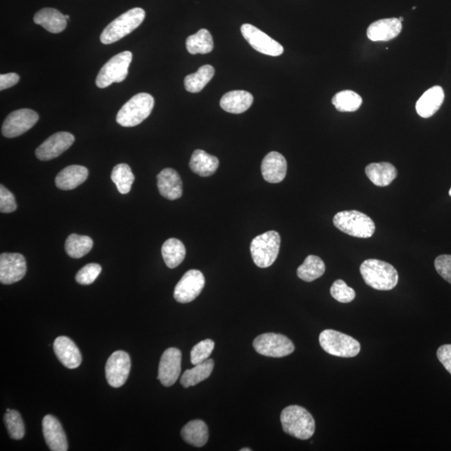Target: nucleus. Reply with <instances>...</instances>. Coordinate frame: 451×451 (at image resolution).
I'll return each instance as SVG.
<instances>
[{"instance_id": "nucleus-7", "label": "nucleus", "mask_w": 451, "mask_h": 451, "mask_svg": "<svg viewBox=\"0 0 451 451\" xmlns=\"http://www.w3.org/2000/svg\"><path fill=\"white\" fill-rule=\"evenodd\" d=\"M319 343L329 355L342 358H354L361 350L356 339L333 329H326L320 334Z\"/></svg>"}, {"instance_id": "nucleus-37", "label": "nucleus", "mask_w": 451, "mask_h": 451, "mask_svg": "<svg viewBox=\"0 0 451 451\" xmlns=\"http://www.w3.org/2000/svg\"><path fill=\"white\" fill-rule=\"evenodd\" d=\"M4 423L11 439L20 440L24 438L25 425L19 412L15 409H11V412H6L4 414Z\"/></svg>"}, {"instance_id": "nucleus-11", "label": "nucleus", "mask_w": 451, "mask_h": 451, "mask_svg": "<svg viewBox=\"0 0 451 451\" xmlns=\"http://www.w3.org/2000/svg\"><path fill=\"white\" fill-rule=\"evenodd\" d=\"M243 37L254 50L270 56H279L284 53V47L257 27L244 24L241 27Z\"/></svg>"}, {"instance_id": "nucleus-2", "label": "nucleus", "mask_w": 451, "mask_h": 451, "mask_svg": "<svg viewBox=\"0 0 451 451\" xmlns=\"http://www.w3.org/2000/svg\"><path fill=\"white\" fill-rule=\"evenodd\" d=\"M283 430L299 440H309L315 432V421L312 414L298 405H290L281 413Z\"/></svg>"}, {"instance_id": "nucleus-48", "label": "nucleus", "mask_w": 451, "mask_h": 451, "mask_svg": "<svg viewBox=\"0 0 451 451\" xmlns=\"http://www.w3.org/2000/svg\"><path fill=\"white\" fill-rule=\"evenodd\" d=\"M449 194H450V196H451V189H450V193H449Z\"/></svg>"}, {"instance_id": "nucleus-24", "label": "nucleus", "mask_w": 451, "mask_h": 451, "mask_svg": "<svg viewBox=\"0 0 451 451\" xmlns=\"http://www.w3.org/2000/svg\"><path fill=\"white\" fill-rule=\"evenodd\" d=\"M34 21L53 34L62 32L67 26L65 15L52 8H44L38 11L34 15Z\"/></svg>"}, {"instance_id": "nucleus-30", "label": "nucleus", "mask_w": 451, "mask_h": 451, "mask_svg": "<svg viewBox=\"0 0 451 451\" xmlns=\"http://www.w3.org/2000/svg\"><path fill=\"white\" fill-rule=\"evenodd\" d=\"M162 254L165 263L169 269L179 266L186 257V248L180 240L170 239L164 243Z\"/></svg>"}, {"instance_id": "nucleus-26", "label": "nucleus", "mask_w": 451, "mask_h": 451, "mask_svg": "<svg viewBox=\"0 0 451 451\" xmlns=\"http://www.w3.org/2000/svg\"><path fill=\"white\" fill-rule=\"evenodd\" d=\"M189 167L198 176L207 177L217 172L220 167V160L205 151L196 150L191 155Z\"/></svg>"}, {"instance_id": "nucleus-41", "label": "nucleus", "mask_w": 451, "mask_h": 451, "mask_svg": "<svg viewBox=\"0 0 451 451\" xmlns=\"http://www.w3.org/2000/svg\"><path fill=\"white\" fill-rule=\"evenodd\" d=\"M17 209L15 196L4 185L0 186V212L11 213Z\"/></svg>"}, {"instance_id": "nucleus-1", "label": "nucleus", "mask_w": 451, "mask_h": 451, "mask_svg": "<svg viewBox=\"0 0 451 451\" xmlns=\"http://www.w3.org/2000/svg\"><path fill=\"white\" fill-rule=\"evenodd\" d=\"M360 274L366 284L381 291H388L399 282L398 272L394 266L378 259H368L362 263Z\"/></svg>"}, {"instance_id": "nucleus-33", "label": "nucleus", "mask_w": 451, "mask_h": 451, "mask_svg": "<svg viewBox=\"0 0 451 451\" xmlns=\"http://www.w3.org/2000/svg\"><path fill=\"white\" fill-rule=\"evenodd\" d=\"M325 265L322 259L315 255L307 256L303 265L298 267L297 274L305 282H312L324 274Z\"/></svg>"}, {"instance_id": "nucleus-42", "label": "nucleus", "mask_w": 451, "mask_h": 451, "mask_svg": "<svg viewBox=\"0 0 451 451\" xmlns=\"http://www.w3.org/2000/svg\"><path fill=\"white\" fill-rule=\"evenodd\" d=\"M435 267L442 278L451 284V255H440L436 258Z\"/></svg>"}, {"instance_id": "nucleus-44", "label": "nucleus", "mask_w": 451, "mask_h": 451, "mask_svg": "<svg viewBox=\"0 0 451 451\" xmlns=\"http://www.w3.org/2000/svg\"><path fill=\"white\" fill-rule=\"evenodd\" d=\"M19 82L20 77L16 73L3 74L0 75V91L15 86Z\"/></svg>"}, {"instance_id": "nucleus-25", "label": "nucleus", "mask_w": 451, "mask_h": 451, "mask_svg": "<svg viewBox=\"0 0 451 451\" xmlns=\"http://www.w3.org/2000/svg\"><path fill=\"white\" fill-rule=\"evenodd\" d=\"M253 103L251 93L246 91H232L222 97L220 106L222 110L231 114H242Z\"/></svg>"}, {"instance_id": "nucleus-5", "label": "nucleus", "mask_w": 451, "mask_h": 451, "mask_svg": "<svg viewBox=\"0 0 451 451\" xmlns=\"http://www.w3.org/2000/svg\"><path fill=\"white\" fill-rule=\"evenodd\" d=\"M333 222L338 230L355 238H371L375 231V224L371 218L355 210L338 212Z\"/></svg>"}, {"instance_id": "nucleus-18", "label": "nucleus", "mask_w": 451, "mask_h": 451, "mask_svg": "<svg viewBox=\"0 0 451 451\" xmlns=\"http://www.w3.org/2000/svg\"><path fill=\"white\" fill-rule=\"evenodd\" d=\"M53 347L58 360L67 369H77L82 364V352L70 338L58 337L53 342Z\"/></svg>"}, {"instance_id": "nucleus-43", "label": "nucleus", "mask_w": 451, "mask_h": 451, "mask_svg": "<svg viewBox=\"0 0 451 451\" xmlns=\"http://www.w3.org/2000/svg\"><path fill=\"white\" fill-rule=\"evenodd\" d=\"M437 358L451 374V345L440 346L437 350Z\"/></svg>"}, {"instance_id": "nucleus-28", "label": "nucleus", "mask_w": 451, "mask_h": 451, "mask_svg": "<svg viewBox=\"0 0 451 451\" xmlns=\"http://www.w3.org/2000/svg\"><path fill=\"white\" fill-rule=\"evenodd\" d=\"M181 435L187 444L195 447H203L208 443L209 431L207 424L200 419L187 423L182 428Z\"/></svg>"}, {"instance_id": "nucleus-13", "label": "nucleus", "mask_w": 451, "mask_h": 451, "mask_svg": "<svg viewBox=\"0 0 451 451\" xmlns=\"http://www.w3.org/2000/svg\"><path fill=\"white\" fill-rule=\"evenodd\" d=\"M132 362L127 352L115 351L106 364V378L109 385L120 388L126 383L131 372Z\"/></svg>"}, {"instance_id": "nucleus-15", "label": "nucleus", "mask_w": 451, "mask_h": 451, "mask_svg": "<svg viewBox=\"0 0 451 451\" xmlns=\"http://www.w3.org/2000/svg\"><path fill=\"white\" fill-rule=\"evenodd\" d=\"M182 369V352L177 348H169L160 358L158 379L165 387L174 385L179 378Z\"/></svg>"}, {"instance_id": "nucleus-9", "label": "nucleus", "mask_w": 451, "mask_h": 451, "mask_svg": "<svg viewBox=\"0 0 451 451\" xmlns=\"http://www.w3.org/2000/svg\"><path fill=\"white\" fill-rule=\"evenodd\" d=\"M253 345L259 355L272 358H283L296 350L288 337L274 333L261 334L254 339Z\"/></svg>"}, {"instance_id": "nucleus-23", "label": "nucleus", "mask_w": 451, "mask_h": 451, "mask_svg": "<svg viewBox=\"0 0 451 451\" xmlns=\"http://www.w3.org/2000/svg\"><path fill=\"white\" fill-rule=\"evenodd\" d=\"M89 175L87 167L71 165L62 170L56 177L58 189L64 191L73 190L86 182Z\"/></svg>"}, {"instance_id": "nucleus-35", "label": "nucleus", "mask_w": 451, "mask_h": 451, "mask_svg": "<svg viewBox=\"0 0 451 451\" xmlns=\"http://www.w3.org/2000/svg\"><path fill=\"white\" fill-rule=\"evenodd\" d=\"M332 103L341 113H355L363 103L358 93L352 91H342L333 97Z\"/></svg>"}, {"instance_id": "nucleus-36", "label": "nucleus", "mask_w": 451, "mask_h": 451, "mask_svg": "<svg viewBox=\"0 0 451 451\" xmlns=\"http://www.w3.org/2000/svg\"><path fill=\"white\" fill-rule=\"evenodd\" d=\"M111 180L115 183L120 194H127L132 190L135 176L127 164L116 165L111 172Z\"/></svg>"}, {"instance_id": "nucleus-29", "label": "nucleus", "mask_w": 451, "mask_h": 451, "mask_svg": "<svg viewBox=\"0 0 451 451\" xmlns=\"http://www.w3.org/2000/svg\"><path fill=\"white\" fill-rule=\"evenodd\" d=\"M214 368V361L207 360L203 363L195 365L191 369H187L181 378L182 386L184 388L195 386L211 376Z\"/></svg>"}, {"instance_id": "nucleus-31", "label": "nucleus", "mask_w": 451, "mask_h": 451, "mask_svg": "<svg viewBox=\"0 0 451 451\" xmlns=\"http://www.w3.org/2000/svg\"><path fill=\"white\" fill-rule=\"evenodd\" d=\"M215 75V69L210 65L200 67L196 73L187 75L184 80L186 90L191 93H198L211 82Z\"/></svg>"}, {"instance_id": "nucleus-12", "label": "nucleus", "mask_w": 451, "mask_h": 451, "mask_svg": "<svg viewBox=\"0 0 451 451\" xmlns=\"http://www.w3.org/2000/svg\"><path fill=\"white\" fill-rule=\"evenodd\" d=\"M206 281L202 272L196 269L187 271L174 290V298L181 303L193 302L202 293Z\"/></svg>"}, {"instance_id": "nucleus-34", "label": "nucleus", "mask_w": 451, "mask_h": 451, "mask_svg": "<svg viewBox=\"0 0 451 451\" xmlns=\"http://www.w3.org/2000/svg\"><path fill=\"white\" fill-rule=\"evenodd\" d=\"M93 248V241L88 236L71 234L65 241V252L70 258H80L86 256Z\"/></svg>"}, {"instance_id": "nucleus-38", "label": "nucleus", "mask_w": 451, "mask_h": 451, "mask_svg": "<svg viewBox=\"0 0 451 451\" xmlns=\"http://www.w3.org/2000/svg\"><path fill=\"white\" fill-rule=\"evenodd\" d=\"M215 347V343L212 339H205L196 345L191 351V362L196 365L206 361L211 356Z\"/></svg>"}, {"instance_id": "nucleus-45", "label": "nucleus", "mask_w": 451, "mask_h": 451, "mask_svg": "<svg viewBox=\"0 0 451 451\" xmlns=\"http://www.w3.org/2000/svg\"><path fill=\"white\" fill-rule=\"evenodd\" d=\"M241 451H251L252 449H248V448H244V449H241Z\"/></svg>"}, {"instance_id": "nucleus-19", "label": "nucleus", "mask_w": 451, "mask_h": 451, "mask_svg": "<svg viewBox=\"0 0 451 451\" xmlns=\"http://www.w3.org/2000/svg\"><path fill=\"white\" fill-rule=\"evenodd\" d=\"M288 164L282 154L272 151L262 160L261 171L263 178L269 183H279L287 175Z\"/></svg>"}, {"instance_id": "nucleus-27", "label": "nucleus", "mask_w": 451, "mask_h": 451, "mask_svg": "<svg viewBox=\"0 0 451 451\" xmlns=\"http://www.w3.org/2000/svg\"><path fill=\"white\" fill-rule=\"evenodd\" d=\"M366 176L375 186H387L397 177V170L391 163H379L368 165L365 168Z\"/></svg>"}, {"instance_id": "nucleus-6", "label": "nucleus", "mask_w": 451, "mask_h": 451, "mask_svg": "<svg viewBox=\"0 0 451 451\" xmlns=\"http://www.w3.org/2000/svg\"><path fill=\"white\" fill-rule=\"evenodd\" d=\"M280 244V235L275 231H269L256 236L250 246L254 263L261 269L274 265L279 256Z\"/></svg>"}, {"instance_id": "nucleus-17", "label": "nucleus", "mask_w": 451, "mask_h": 451, "mask_svg": "<svg viewBox=\"0 0 451 451\" xmlns=\"http://www.w3.org/2000/svg\"><path fill=\"white\" fill-rule=\"evenodd\" d=\"M43 434L49 449L52 451L68 450V441L59 421L51 414H47L42 421Z\"/></svg>"}, {"instance_id": "nucleus-10", "label": "nucleus", "mask_w": 451, "mask_h": 451, "mask_svg": "<svg viewBox=\"0 0 451 451\" xmlns=\"http://www.w3.org/2000/svg\"><path fill=\"white\" fill-rule=\"evenodd\" d=\"M39 120V115L30 109H20L8 115L2 126V134L7 138L23 135L32 128Z\"/></svg>"}, {"instance_id": "nucleus-21", "label": "nucleus", "mask_w": 451, "mask_h": 451, "mask_svg": "<svg viewBox=\"0 0 451 451\" xmlns=\"http://www.w3.org/2000/svg\"><path fill=\"white\" fill-rule=\"evenodd\" d=\"M445 100L443 88L439 86L428 89L419 98L415 109L417 114L422 118H430L439 110Z\"/></svg>"}, {"instance_id": "nucleus-14", "label": "nucleus", "mask_w": 451, "mask_h": 451, "mask_svg": "<svg viewBox=\"0 0 451 451\" xmlns=\"http://www.w3.org/2000/svg\"><path fill=\"white\" fill-rule=\"evenodd\" d=\"M25 258L20 253H2L0 255V282L10 285L19 282L26 274Z\"/></svg>"}, {"instance_id": "nucleus-16", "label": "nucleus", "mask_w": 451, "mask_h": 451, "mask_svg": "<svg viewBox=\"0 0 451 451\" xmlns=\"http://www.w3.org/2000/svg\"><path fill=\"white\" fill-rule=\"evenodd\" d=\"M74 141L75 136L72 134L66 132H57L38 147L35 151V155L44 162L55 159L68 150Z\"/></svg>"}, {"instance_id": "nucleus-40", "label": "nucleus", "mask_w": 451, "mask_h": 451, "mask_svg": "<svg viewBox=\"0 0 451 451\" xmlns=\"http://www.w3.org/2000/svg\"><path fill=\"white\" fill-rule=\"evenodd\" d=\"M101 266L97 263H89L77 272L75 280L79 284H92L101 274Z\"/></svg>"}, {"instance_id": "nucleus-22", "label": "nucleus", "mask_w": 451, "mask_h": 451, "mask_svg": "<svg viewBox=\"0 0 451 451\" xmlns=\"http://www.w3.org/2000/svg\"><path fill=\"white\" fill-rule=\"evenodd\" d=\"M158 187L160 194L168 200L179 199L182 196V182L174 169L166 168L158 174Z\"/></svg>"}, {"instance_id": "nucleus-47", "label": "nucleus", "mask_w": 451, "mask_h": 451, "mask_svg": "<svg viewBox=\"0 0 451 451\" xmlns=\"http://www.w3.org/2000/svg\"><path fill=\"white\" fill-rule=\"evenodd\" d=\"M65 18H66L67 20H68L70 19V16L69 15H65Z\"/></svg>"}, {"instance_id": "nucleus-3", "label": "nucleus", "mask_w": 451, "mask_h": 451, "mask_svg": "<svg viewBox=\"0 0 451 451\" xmlns=\"http://www.w3.org/2000/svg\"><path fill=\"white\" fill-rule=\"evenodd\" d=\"M146 12L141 8H134L116 18L107 25L101 34V42L110 44L119 42L133 32L144 21Z\"/></svg>"}, {"instance_id": "nucleus-32", "label": "nucleus", "mask_w": 451, "mask_h": 451, "mask_svg": "<svg viewBox=\"0 0 451 451\" xmlns=\"http://www.w3.org/2000/svg\"><path fill=\"white\" fill-rule=\"evenodd\" d=\"M186 47L191 55H198V53L205 55L212 52L214 43L211 33L206 29L200 30L198 33L190 35L186 39Z\"/></svg>"}, {"instance_id": "nucleus-39", "label": "nucleus", "mask_w": 451, "mask_h": 451, "mask_svg": "<svg viewBox=\"0 0 451 451\" xmlns=\"http://www.w3.org/2000/svg\"><path fill=\"white\" fill-rule=\"evenodd\" d=\"M332 297L339 303H350L355 298L356 294L354 289L346 284L345 281L338 279L336 281L330 288Z\"/></svg>"}, {"instance_id": "nucleus-46", "label": "nucleus", "mask_w": 451, "mask_h": 451, "mask_svg": "<svg viewBox=\"0 0 451 451\" xmlns=\"http://www.w3.org/2000/svg\"><path fill=\"white\" fill-rule=\"evenodd\" d=\"M399 20H400L401 22H403V21H404V18H403V17H400V18H399Z\"/></svg>"}, {"instance_id": "nucleus-8", "label": "nucleus", "mask_w": 451, "mask_h": 451, "mask_svg": "<svg viewBox=\"0 0 451 451\" xmlns=\"http://www.w3.org/2000/svg\"><path fill=\"white\" fill-rule=\"evenodd\" d=\"M132 61V53L124 51L111 58L106 62L98 74L96 83L97 87L104 89L113 83H120L126 80L129 67Z\"/></svg>"}, {"instance_id": "nucleus-4", "label": "nucleus", "mask_w": 451, "mask_h": 451, "mask_svg": "<svg viewBox=\"0 0 451 451\" xmlns=\"http://www.w3.org/2000/svg\"><path fill=\"white\" fill-rule=\"evenodd\" d=\"M154 104V98L150 94H137L119 110L116 122L124 127L138 126L151 115Z\"/></svg>"}, {"instance_id": "nucleus-20", "label": "nucleus", "mask_w": 451, "mask_h": 451, "mask_svg": "<svg viewBox=\"0 0 451 451\" xmlns=\"http://www.w3.org/2000/svg\"><path fill=\"white\" fill-rule=\"evenodd\" d=\"M402 22L397 18L383 19L369 26L367 37L372 42H390L401 33Z\"/></svg>"}]
</instances>
